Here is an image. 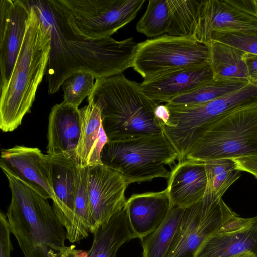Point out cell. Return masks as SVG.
I'll use <instances>...</instances> for the list:
<instances>
[{
  "label": "cell",
  "instance_id": "obj_32",
  "mask_svg": "<svg viewBox=\"0 0 257 257\" xmlns=\"http://www.w3.org/2000/svg\"><path fill=\"white\" fill-rule=\"evenodd\" d=\"M11 231L6 214L0 213V257H11L13 245L11 240Z\"/></svg>",
  "mask_w": 257,
  "mask_h": 257
},
{
  "label": "cell",
  "instance_id": "obj_23",
  "mask_svg": "<svg viewBox=\"0 0 257 257\" xmlns=\"http://www.w3.org/2000/svg\"><path fill=\"white\" fill-rule=\"evenodd\" d=\"M250 82L244 79L219 78L181 95L167 104L179 106H190L203 104L235 92Z\"/></svg>",
  "mask_w": 257,
  "mask_h": 257
},
{
  "label": "cell",
  "instance_id": "obj_9",
  "mask_svg": "<svg viewBox=\"0 0 257 257\" xmlns=\"http://www.w3.org/2000/svg\"><path fill=\"white\" fill-rule=\"evenodd\" d=\"M236 214L222 199L204 197L185 208L167 257H196L207 238Z\"/></svg>",
  "mask_w": 257,
  "mask_h": 257
},
{
  "label": "cell",
  "instance_id": "obj_27",
  "mask_svg": "<svg viewBox=\"0 0 257 257\" xmlns=\"http://www.w3.org/2000/svg\"><path fill=\"white\" fill-rule=\"evenodd\" d=\"M88 167H78L72 229L67 239L71 243L86 238L91 232L90 203L87 188Z\"/></svg>",
  "mask_w": 257,
  "mask_h": 257
},
{
  "label": "cell",
  "instance_id": "obj_35",
  "mask_svg": "<svg viewBox=\"0 0 257 257\" xmlns=\"http://www.w3.org/2000/svg\"><path fill=\"white\" fill-rule=\"evenodd\" d=\"M87 251L75 248L74 245L66 246L59 253L58 257H86Z\"/></svg>",
  "mask_w": 257,
  "mask_h": 257
},
{
  "label": "cell",
  "instance_id": "obj_11",
  "mask_svg": "<svg viewBox=\"0 0 257 257\" xmlns=\"http://www.w3.org/2000/svg\"><path fill=\"white\" fill-rule=\"evenodd\" d=\"M257 106V81H250L235 92L201 104L176 106L173 117L179 133L186 139L195 140L204 126L229 112Z\"/></svg>",
  "mask_w": 257,
  "mask_h": 257
},
{
  "label": "cell",
  "instance_id": "obj_26",
  "mask_svg": "<svg viewBox=\"0 0 257 257\" xmlns=\"http://www.w3.org/2000/svg\"><path fill=\"white\" fill-rule=\"evenodd\" d=\"M203 162L207 175V187L204 197L220 200L226 190L241 176L232 159H222Z\"/></svg>",
  "mask_w": 257,
  "mask_h": 257
},
{
  "label": "cell",
  "instance_id": "obj_13",
  "mask_svg": "<svg viewBox=\"0 0 257 257\" xmlns=\"http://www.w3.org/2000/svg\"><path fill=\"white\" fill-rule=\"evenodd\" d=\"M196 257H257V216L236 214L207 238Z\"/></svg>",
  "mask_w": 257,
  "mask_h": 257
},
{
  "label": "cell",
  "instance_id": "obj_33",
  "mask_svg": "<svg viewBox=\"0 0 257 257\" xmlns=\"http://www.w3.org/2000/svg\"><path fill=\"white\" fill-rule=\"evenodd\" d=\"M108 142V138L102 125L98 141L93 147L89 155L87 166L103 164L101 160L100 154L103 147Z\"/></svg>",
  "mask_w": 257,
  "mask_h": 257
},
{
  "label": "cell",
  "instance_id": "obj_31",
  "mask_svg": "<svg viewBox=\"0 0 257 257\" xmlns=\"http://www.w3.org/2000/svg\"><path fill=\"white\" fill-rule=\"evenodd\" d=\"M213 41L226 44L244 53L257 54V35L238 32H216L211 36L210 43Z\"/></svg>",
  "mask_w": 257,
  "mask_h": 257
},
{
  "label": "cell",
  "instance_id": "obj_10",
  "mask_svg": "<svg viewBox=\"0 0 257 257\" xmlns=\"http://www.w3.org/2000/svg\"><path fill=\"white\" fill-rule=\"evenodd\" d=\"M216 32L257 35V0L200 1L193 37L208 45Z\"/></svg>",
  "mask_w": 257,
  "mask_h": 257
},
{
  "label": "cell",
  "instance_id": "obj_4",
  "mask_svg": "<svg viewBox=\"0 0 257 257\" xmlns=\"http://www.w3.org/2000/svg\"><path fill=\"white\" fill-rule=\"evenodd\" d=\"M30 5V14L21 50L7 84L1 89L0 128L4 132L16 130L30 111L47 69L50 32L35 9Z\"/></svg>",
  "mask_w": 257,
  "mask_h": 257
},
{
  "label": "cell",
  "instance_id": "obj_28",
  "mask_svg": "<svg viewBox=\"0 0 257 257\" xmlns=\"http://www.w3.org/2000/svg\"><path fill=\"white\" fill-rule=\"evenodd\" d=\"M200 2L196 0H168L171 18L167 34L193 37Z\"/></svg>",
  "mask_w": 257,
  "mask_h": 257
},
{
  "label": "cell",
  "instance_id": "obj_24",
  "mask_svg": "<svg viewBox=\"0 0 257 257\" xmlns=\"http://www.w3.org/2000/svg\"><path fill=\"white\" fill-rule=\"evenodd\" d=\"M185 208L172 207L160 226L143 238V257H167Z\"/></svg>",
  "mask_w": 257,
  "mask_h": 257
},
{
  "label": "cell",
  "instance_id": "obj_3",
  "mask_svg": "<svg viewBox=\"0 0 257 257\" xmlns=\"http://www.w3.org/2000/svg\"><path fill=\"white\" fill-rule=\"evenodd\" d=\"M87 100L99 106L108 141L163 133L155 115L158 103L146 95L140 84L122 73L96 79Z\"/></svg>",
  "mask_w": 257,
  "mask_h": 257
},
{
  "label": "cell",
  "instance_id": "obj_29",
  "mask_svg": "<svg viewBox=\"0 0 257 257\" xmlns=\"http://www.w3.org/2000/svg\"><path fill=\"white\" fill-rule=\"evenodd\" d=\"M171 18L168 0H149L147 10L137 23L138 32L149 38L167 34Z\"/></svg>",
  "mask_w": 257,
  "mask_h": 257
},
{
  "label": "cell",
  "instance_id": "obj_30",
  "mask_svg": "<svg viewBox=\"0 0 257 257\" xmlns=\"http://www.w3.org/2000/svg\"><path fill=\"white\" fill-rule=\"evenodd\" d=\"M94 76L90 73L79 71L68 77L61 86L65 102L78 108L83 99L88 97L94 86Z\"/></svg>",
  "mask_w": 257,
  "mask_h": 257
},
{
  "label": "cell",
  "instance_id": "obj_20",
  "mask_svg": "<svg viewBox=\"0 0 257 257\" xmlns=\"http://www.w3.org/2000/svg\"><path fill=\"white\" fill-rule=\"evenodd\" d=\"M80 125L78 108L64 101L54 105L49 117L47 154L76 152Z\"/></svg>",
  "mask_w": 257,
  "mask_h": 257
},
{
  "label": "cell",
  "instance_id": "obj_2",
  "mask_svg": "<svg viewBox=\"0 0 257 257\" xmlns=\"http://www.w3.org/2000/svg\"><path fill=\"white\" fill-rule=\"evenodd\" d=\"M0 166L12 195L8 221L25 257H58L66 247V231L48 199Z\"/></svg>",
  "mask_w": 257,
  "mask_h": 257
},
{
  "label": "cell",
  "instance_id": "obj_25",
  "mask_svg": "<svg viewBox=\"0 0 257 257\" xmlns=\"http://www.w3.org/2000/svg\"><path fill=\"white\" fill-rule=\"evenodd\" d=\"M79 109L80 134L76 155L81 167H87L90 152L99 137L102 126L101 111L99 106L91 100Z\"/></svg>",
  "mask_w": 257,
  "mask_h": 257
},
{
  "label": "cell",
  "instance_id": "obj_17",
  "mask_svg": "<svg viewBox=\"0 0 257 257\" xmlns=\"http://www.w3.org/2000/svg\"><path fill=\"white\" fill-rule=\"evenodd\" d=\"M210 64L172 71L140 83L142 91L151 99L169 102L213 79Z\"/></svg>",
  "mask_w": 257,
  "mask_h": 257
},
{
  "label": "cell",
  "instance_id": "obj_14",
  "mask_svg": "<svg viewBox=\"0 0 257 257\" xmlns=\"http://www.w3.org/2000/svg\"><path fill=\"white\" fill-rule=\"evenodd\" d=\"M31 7L28 1H0L1 89L7 84L25 37Z\"/></svg>",
  "mask_w": 257,
  "mask_h": 257
},
{
  "label": "cell",
  "instance_id": "obj_15",
  "mask_svg": "<svg viewBox=\"0 0 257 257\" xmlns=\"http://www.w3.org/2000/svg\"><path fill=\"white\" fill-rule=\"evenodd\" d=\"M0 163L42 196L56 201L47 154L37 148L16 145L2 150Z\"/></svg>",
  "mask_w": 257,
  "mask_h": 257
},
{
  "label": "cell",
  "instance_id": "obj_34",
  "mask_svg": "<svg viewBox=\"0 0 257 257\" xmlns=\"http://www.w3.org/2000/svg\"><path fill=\"white\" fill-rule=\"evenodd\" d=\"M155 115L162 125H167L169 122L170 113L166 104H158L155 109Z\"/></svg>",
  "mask_w": 257,
  "mask_h": 257
},
{
  "label": "cell",
  "instance_id": "obj_6",
  "mask_svg": "<svg viewBox=\"0 0 257 257\" xmlns=\"http://www.w3.org/2000/svg\"><path fill=\"white\" fill-rule=\"evenodd\" d=\"M257 155V106L237 109L206 124L184 160L200 161Z\"/></svg>",
  "mask_w": 257,
  "mask_h": 257
},
{
  "label": "cell",
  "instance_id": "obj_19",
  "mask_svg": "<svg viewBox=\"0 0 257 257\" xmlns=\"http://www.w3.org/2000/svg\"><path fill=\"white\" fill-rule=\"evenodd\" d=\"M207 183L203 162L188 159L179 162L171 171L167 187L172 205L186 208L202 201Z\"/></svg>",
  "mask_w": 257,
  "mask_h": 257
},
{
  "label": "cell",
  "instance_id": "obj_21",
  "mask_svg": "<svg viewBox=\"0 0 257 257\" xmlns=\"http://www.w3.org/2000/svg\"><path fill=\"white\" fill-rule=\"evenodd\" d=\"M93 234L92 244L86 257H115L120 246L135 238L125 206Z\"/></svg>",
  "mask_w": 257,
  "mask_h": 257
},
{
  "label": "cell",
  "instance_id": "obj_18",
  "mask_svg": "<svg viewBox=\"0 0 257 257\" xmlns=\"http://www.w3.org/2000/svg\"><path fill=\"white\" fill-rule=\"evenodd\" d=\"M125 207L135 238L142 240L160 226L172 204L166 188L159 192L134 194L126 200Z\"/></svg>",
  "mask_w": 257,
  "mask_h": 257
},
{
  "label": "cell",
  "instance_id": "obj_5",
  "mask_svg": "<svg viewBox=\"0 0 257 257\" xmlns=\"http://www.w3.org/2000/svg\"><path fill=\"white\" fill-rule=\"evenodd\" d=\"M102 163L119 172L128 183L169 179L171 172L165 167L178 160V155L163 132L115 141L103 147Z\"/></svg>",
  "mask_w": 257,
  "mask_h": 257
},
{
  "label": "cell",
  "instance_id": "obj_12",
  "mask_svg": "<svg viewBox=\"0 0 257 257\" xmlns=\"http://www.w3.org/2000/svg\"><path fill=\"white\" fill-rule=\"evenodd\" d=\"M87 167L91 233H93L123 209L126 202L125 191L129 184L119 172L103 164Z\"/></svg>",
  "mask_w": 257,
  "mask_h": 257
},
{
  "label": "cell",
  "instance_id": "obj_1",
  "mask_svg": "<svg viewBox=\"0 0 257 257\" xmlns=\"http://www.w3.org/2000/svg\"><path fill=\"white\" fill-rule=\"evenodd\" d=\"M49 29L50 50L46 71L48 92L59 91L74 73H91L95 79L122 73L132 67L137 43L133 38H88L81 34L62 0L29 1Z\"/></svg>",
  "mask_w": 257,
  "mask_h": 257
},
{
  "label": "cell",
  "instance_id": "obj_8",
  "mask_svg": "<svg viewBox=\"0 0 257 257\" xmlns=\"http://www.w3.org/2000/svg\"><path fill=\"white\" fill-rule=\"evenodd\" d=\"M78 32L92 39L111 37L134 20L145 0H62Z\"/></svg>",
  "mask_w": 257,
  "mask_h": 257
},
{
  "label": "cell",
  "instance_id": "obj_22",
  "mask_svg": "<svg viewBox=\"0 0 257 257\" xmlns=\"http://www.w3.org/2000/svg\"><path fill=\"white\" fill-rule=\"evenodd\" d=\"M208 46L210 65L214 79L230 78L249 80L247 67L242 58L244 52L217 41H213Z\"/></svg>",
  "mask_w": 257,
  "mask_h": 257
},
{
  "label": "cell",
  "instance_id": "obj_16",
  "mask_svg": "<svg viewBox=\"0 0 257 257\" xmlns=\"http://www.w3.org/2000/svg\"><path fill=\"white\" fill-rule=\"evenodd\" d=\"M48 156L53 190L56 198L52 207L65 228L67 238L71 233L73 226L79 164L76 152L48 155Z\"/></svg>",
  "mask_w": 257,
  "mask_h": 257
},
{
  "label": "cell",
  "instance_id": "obj_7",
  "mask_svg": "<svg viewBox=\"0 0 257 257\" xmlns=\"http://www.w3.org/2000/svg\"><path fill=\"white\" fill-rule=\"evenodd\" d=\"M208 64V45L193 37L165 34L138 43L132 67L147 81L172 71Z\"/></svg>",
  "mask_w": 257,
  "mask_h": 257
}]
</instances>
